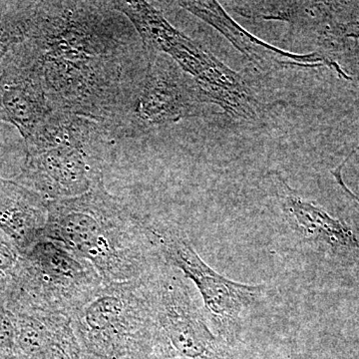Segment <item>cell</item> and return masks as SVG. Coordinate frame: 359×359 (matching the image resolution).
I'll list each match as a JSON object with an SVG mask.
<instances>
[{
	"label": "cell",
	"mask_w": 359,
	"mask_h": 359,
	"mask_svg": "<svg viewBox=\"0 0 359 359\" xmlns=\"http://www.w3.org/2000/svg\"><path fill=\"white\" fill-rule=\"evenodd\" d=\"M175 4L214 27L238 52L245 56L255 67L263 72L289 68H314L328 65L330 67H335L337 72L347 78L346 75L340 71L339 65L325 56L320 55V53H290L257 39L231 18L218 1L197 0L177 1Z\"/></svg>",
	"instance_id": "obj_11"
},
{
	"label": "cell",
	"mask_w": 359,
	"mask_h": 359,
	"mask_svg": "<svg viewBox=\"0 0 359 359\" xmlns=\"http://www.w3.org/2000/svg\"><path fill=\"white\" fill-rule=\"evenodd\" d=\"M22 44L53 112L121 137L147 60L133 26L109 1H33Z\"/></svg>",
	"instance_id": "obj_1"
},
{
	"label": "cell",
	"mask_w": 359,
	"mask_h": 359,
	"mask_svg": "<svg viewBox=\"0 0 359 359\" xmlns=\"http://www.w3.org/2000/svg\"><path fill=\"white\" fill-rule=\"evenodd\" d=\"M349 158H347V159L344 161V162L342 163V164L340 165L339 168H337V169L334 170L332 173L334 175V180L337 181V183L339 184L340 188H341V190L344 191V195H346V197L351 201V204L354 205V208H355L356 211H358L359 214V198L355 195V194L351 192V191L349 190L348 187L344 184V179H342V168L344 167V164H346L347 160Z\"/></svg>",
	"instance_id": "obj_16"
},
{
	"label": "cell",
	"mask_w": 359,
	"mask_h": 359,
	"mask_svg": "<svg viewBox=\"0 0 359 359\" xmlns=\"http://www.w3.org/2000/svg\"><path fill=\"white\" fill-rule=\"evenodd\" d=\"M151 228L164 263L195 285L210 327L226 344H231L242 332L245 314L264 301L268 287L235 282L222 276L205 263L178 229L152 224Z\"/></svg>",
	"instance_id": "obj_6"
},
{
	"label": "cell",
	"mask_w": 359,
	"mask_h": 359,
	"mask_svg": "<svg viewBox=\"0 0 359 359\" xmlns=\"http://www.w3.org/2000/svg\"><path fill=\"white\" fill-rule=\"evenodd\" d=\"M111 7L128 20L140 39L147 65L165 54L180 30L147 1H109Z\"/></svg>",
	"instance_id": "obj_13"
},
{
	"label": "cell",
	"mask_w": 359,
	"mask_h": 359,
	"mask_svg": "<svg viewBox=\"0 0 359 359\" xmlns=\"http://www.w3.org/2000/svg\"><path fill=\"white\" fill-rule=\"evenodd\" d=\"M33 261L41 313L70 318L103 285L91 264L47 238L37 243Z\"/></svg>",
	"instance_id": "obj_9"
},
{
	"label": "cell",
	"mask_w": 359,
	"mask_h": 359,
	"mask_svg": "<svg viewBox=\"0 0 359 359\" xmlns=\"http://www.w3.org/2000/svg\"><path fill=\"white\" fill-rule=\"evenodd\" d=\"M207 105L197 84L173 59L159 54L147 65L121 137L135 138L151 130L199 116Z\"/></svg>",
	"instance_id": "obj_7"
},
{
	"label": "cell",
	"mask_w": 359,
	"mask_h": 359,
	"mask_svg": "<svg viewBox=\"0 0 359 359\" xmlns=\"http://www.w3.org/2000/svg\"><path fill=\"white\" fill-rule=\"evenodd\" d=\"M32 1H0V76L7 55L26 39Z\"/></svg>",
	"instance_id": "obj_15"
},
{
	"label": "cell",
	"mask_w": 359,
	"mask_h": 359,
	"mask_svg": "<svg viewBox=\"0 0 359 359\" xmlns=\"http://www.w3.org/2000/svg\"><path fill=\"white\" fill-rule=\"evenodd\" d=\"M70 320L86 359H152L148 273L129 282L103 283Z\"/></svg>",
	"instance_id": "obj_4"
},
{
	"label": "cell",
	"mask_w": 359,
	"mask_h": 359,
	"mask_svg": "<svg viewBox=\"0 0 359 359\" xmlns=\"http://www.w3.org/2000/svg\"><path fill=\"white\" fill-rule=\"evenodd\" d=\"M271 181L287 229V247L299 254L356 259L359 241L344 222L304 199L295 192L280 173H271Z\"/></svg>",
	"instance_id": "obj_8"
},
{
	"label": "cell",
	"mask_w": 359,
	"mask_h": 359,
	"mask_svg": "<svg viewBox=\"0 0 359 359\" xmlns=\"http://www.w3.org/2000/svg\"><path fill=\"white\" fill-rule=\"evenodd\" d=\"M52 113L39 68L21 41L9 52L0 76V121L15 127L26 144Z\"/></svg>",
	"instance_id": "obj_10"
},
{
	"label": "cell",
	"mask_w": 359,
	"mask_h": 359,
	"mask_svg": "<svg viewBox=\"0 0 359 359\" xmlns=\"http://www.w3.org/2000/svg\"><path fill=\"white\" fill-rule=\"evenodd\" d=\"M43 238L91 264L103 283L138 280L164 263L151 224L106 190L47 201Z\"/></svg>",
	"instance_id": "obj_2"
},
{
	"label": "cell",
	"mask_w": 359,
	"mask_h": 359,
	"mask_svg": "<svg viewBox=\"0 0 359 359\" xmlns=\"http://www.w3.org/2000/svg\"><path fill=\"white\" fill-rule=\"evenodd\" d=\"M321 6L318 2L261 1L240 4L237 11L245 18L285 21L292 28L304 29L316 23Z\"/></svg>",
	"instance_id": "obj_14"
},
{
	"label": "cell",
	"mask_w": 359,
	"mask_h": 359,
	"mask_svg": "<svg viewBox=\"0 0 359 359\" xmlns=\"http://www.w3.org/2000/svg\"><path fill=\"white\" fill-rule=\"evenodd\" d=\"M187 278L162 263L148 273L153 314L152 359H231Z\"/></svg>",
	"instance_id": "obj_5"
},
{
	"label": "cell",
	"mask_w": 359,
	"mask_h": 359,
	"mask_svg": "<svg viewBox=\"0 0 359 359\" xmlns=\"http://www.w3.org/2000/svg\"><path fill=\"white\" fill-rule=\"evenodd\" d=\"M47 201L13 180L0 179V229L16 240L43 238Z\"/></svg>",
	"instance_id": "obj_12"
},
{
	"label": "cell",
	"mask_w": 359,
	"mask_h": 359,
	"mask_svg": "<svg viewBox=\"0 0 359 359\" xmlns=\"http://www.w3.org/2000/svg\"><path fill=\"white\" fill-rule=\"evenodd\" d=\"M280 359H297V353H294V351L292 353L285 354Z\"/></svg>",
	"instance_id": "obj_17"
},
{
	"label": "cell",
	"mask_w": 359,
	"mask_h": 359,
	"mask_svg": "<svg viewBox=\"0 0 359 359\" xmlns=\"http://www.w3.org/2000/svg\"><path fill=\"white\" fill-rule=\"evenodd\" d=\"M112 135L98 123L53 112L25 144V160L14 178L46 201L72 199L104 182L106 147Z\"/></svg>",
	"instance_id": "obj_3"
}]
</instances>
